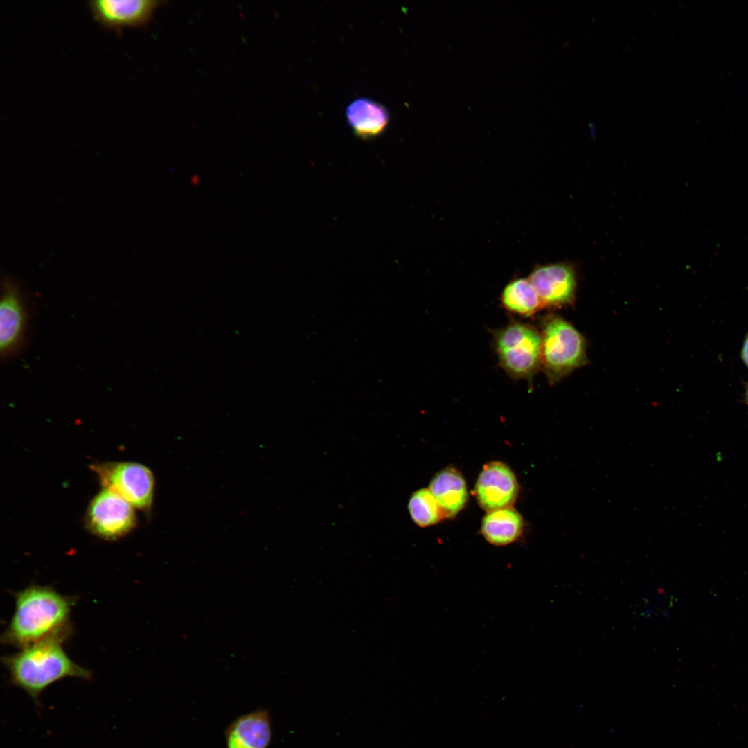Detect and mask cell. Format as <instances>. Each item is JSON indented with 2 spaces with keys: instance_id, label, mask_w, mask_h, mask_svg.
Returning <instances> with one entry per match:
<instances>
[{
  "instance_id": "cell-1",
  "label": "cell",
  "mask_w": 748,
  "mask_h": 748,
  "mask_svg": "<svg viewBox=\"0 0 748 748\" xmlns=\"http://www.w3.org/2000/svg\"><path fill=\"white\" fill-rule=\"evenodd\" d=\"M15 607L2 643L19 649L44 640L72 634L71 621L75 599L48 586L32 585L17 592Z\"/></svg>"
},
{
  "instance_id": "cell-2",
  "label": "cell",
  "mask_w": 748,
  "mask_h": 748,
  "mask_svg": "<svg viewBox=\"0 0 748 748\" xmlns=\"http://www.w3.org/2000/svg\"><path fill=\"white\" fill-rule=\"evenodd\" d=\"M66 640L55 637L21 648L2 658L9 683L25 691L40 709V697L53 684L65 678L91 680V670L75 663L65 652Z\"/></svg>"
},
{
  "instance_id": "cell-3",
  "label": "cell",
  "mask_w": 748,
  "mask_h": 748,
  "mask_svg": "<svg viewBox=\"0 0 748 748\" xmlns=\"http://www.w3.org/2000/svg\"><path fill=\"white\" fill-rule=\"evenodd\" d=\"M542 366L555 384L588 362L585 337L569 322L556 314L542 322Z\"/></svg>"
},
{
  "instance_id": "cell-4",
  "label": "cell",
  "mask_w": 748,
  "mask_h": 748,
  "mask_svg": "<svg viewBox=\"0 0 748 748\" xmlns=\"http://www.w3.org/2000/svg\"><path fill=\"white\" fill-rule=\"evenodd\" d=\"M494 348L512 378L531 381L542 366L541 333L528 323L513 321L495 331Z\"/></svg>"
},
{
  "instance_id": "cell-5",
  "label": "cell",
  "mask_w": 748,
  "mask_h": 748,
  "mask_svg": "<svg viewBox=\"0 0 748 748\" xmlns=\"http://www.w3.org/2000/svg\"><path fill=\"white\" fill-rule=\"evenodd\" d=\"M104 488L110 490L139 509L152 504L154 479L151 470L133 462L105 463L93 466Z\"/></svg>"
},
{
  "instance_id": "cell-6",
  "label": "cell",
  "mask_w": 748,
  "mask_h": 748,
  "mask_svg": "<svg viewBox=\"0 0 748 748\" xmlns=\"http://www.w3.org/2000/svg\"><path fill=\"white\" fill-rule=\"evenodd\" d=\"M133 507L114 492L104 488L89 506L87 517L90 531L106 540L125 535L135 526Z\"/></svg>"
},
{
  "instance_id": "cell-7",
  "label": "cell",
  "mask_w": 748,
  "mask_h": 748,
  "mask_svg": "<svg viewBox=\"0 0 748 748\" xmlns=\"http://www.w3.org/2000/svg\"><path fill=\"white\" fill-rule=\"evenodd\" d=\"M161 1L157 0H91L87 2L94 19L121 35L126 27L145 25Z\"/></svg>"
},
{
  "instance_id": "cell-8",
  "label": "cell",
  "mask_w": 748,
  "mask_h": 748,
  "mask_svg": "<svg viewBox=\"0 0 748 748\" xmlns=\"http://www.w3.org/2000/svg\"><path fill=\"white\" fill-rule=\"evenodd\" d=\"M544 307L572 305L576 291V274L573 266L557 262L536 267L528 278Z\"/></svg>"
},
{
  "instance_id": "cell-9",
  "label": "cell",
  "mask_w": 748,
  "mask_h": 748,
  "mask_svg": "<svg viewBox=\"0 0 748 748\" xmlns=\"http://www.w3.org/2000/svg\"><path fill=\"white\" fill-rule=\"evenodd\" d=\"M475 494L479 505L488 512L510 507L517 498L518 483L506 465L490 462L479 474Z\"/></svg>"
},
{
  "instance_id": "cell-10",
  "label": "cell",
  "mask_w": 748,
  "mask_h": 748,
  "mask_svg": "<svg viewBox=\"0 0 748 748\" xmlns=\"http://www.w3.org/2000/svg\"><path fill=\"white\" fill-rule=\"evenodd\" d=\"M0 304V350L7 356L19 347L26 326V312L16 284L6 278L2 283Z\"/></svg>"
},
{
  "instance_id": "cell-11",
  "label": "cell",
  "mask_w": 748,
  "mask_h": 748,
  "mask_svg": "<svg viewBox=\"0 0 748 748\" xmlns=\"http://www.w3.org/2000/svg\"><path fill=\"white\" fill-rule=\"evenodd\" d=\"M271 736L270 717L265 710L240 716L225 733L226 748H267Z\"/></svg>"
},
{
  "instance_id": "cell-12",
  "label": "cell",
  "mask_w": 748,
  "mask_h": 748,
  "mask_svg": "<svg viewBox=\"0 0 748 748\" xmlns=\"http://www.w3.org/2000/svg\"><path fill=\"white\" fill-rule=\"evenodd\" d=\"M346 121L355 136L372 139L387 128L390 114L385 106L366 97L352 101L345 112Z\"/></svg>"
},
{
  "instance_id": "cell-13",
  "label": "cell",
  "mask_w": 748,
  "mask_h": 748,
  "mask_svg": "<svg viewBox=\"0 0 748 748\" xmlns=\"http://www.w3.org/2000/svg\"><path fill=\"white\" fill-rule=\"evenodd\" d=\"M429 489L446 517L456 515L464 508L467 500L465 479L453 467H447L438 472L431 481Z\"/></svg>"
},
{
  "instance_id": "cell-14",
  "label": "cell",
  "mask_w": 748,
  "mask_h": 748,
  "mask_svg": "<svg viewBox=\"0 0 748 748\" xmlns=\"http://www.w3.org/2000/svg\"><path fill=\"white\" fill-rule=\"evenodd\" d=\"M522 529L521 515L510 506L488 512L481 525L483 537L490 544L497 546L515 542L520 537Z\"/></svg>"
},
{
  "instance_id": "cell-15",
  "label": "cell",
  "mask_w": 748,
  "mask_h": 748,
  "mask_svg": "<svg viewBox=\"0 0 748 748\" xmlns=\"http://www.w3.org/2000/svg\"><path fill=\"white\" fill-rule=\"evenodd\" d=\"M501 303L504 308L514 314L532 316L544 308L528 278H516L504 289Z\"/></svg>"
},
{
  "instance_id": "cell-16",
  "label": "cell",
  "mask_w": 748,
  "mask_h": 748,
  "mask_svg": "<svg viewBox=\"0 0 748 748\" xmlns=\"http://www.w3.org/2000/svg\"><path fill=\"white\" fill-rule=\"evenodd\" d=\"M411 519L420 527L434 525L444 517L442 510L429 488L412 494L408 504Z\"/></svg>"
},
{
  "instance_id": "cell-17",
  "label": "cell",
  "mask_w": 748,
  "mask_h": 748,
  "mask_svg": "<svg viewBox=\"0 0 748 748\" xmlns=\"http://www.w3.org/2000/svg\"><path fill=\"white\" fill-rule=\"evenodd\" d=\"M742 355L744 362L748 366V337L744 342Z\"/></svg>"
},
{
  "instance_id": "cell-18",
  "label": "cell",
  "mask_w": 748,
  "mask_h": 748,
  "mask_svg": "<svg viewBox=\"0 0 748 748\" xmlns=\"http://www.w3.org/2000/svg\"><path fill=\"white\" fill-rule=\"evenodd\" d=\"M747 400H748V390H747Z\"/></svg>"
}]
</instances>
